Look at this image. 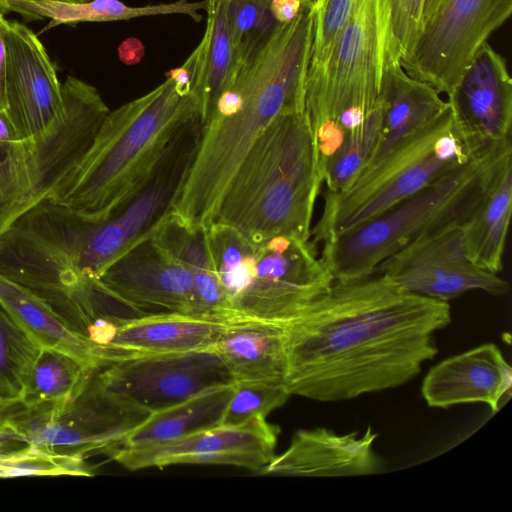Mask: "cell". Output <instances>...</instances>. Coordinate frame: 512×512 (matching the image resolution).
<instances>
[{"label": "cell", "instance_id": "cell-2", "mask_svg": "<svg viewBox=\"0 0 512 512\" xmlns=\"http://www.w3.org/2000/svg\"><path fill=\"white\" fill-rule=\"evenodd\" d=\"M314 9L277 23L267 40L243 61L202 126L199 147L174 213L208 227L240 161L277 116L305 110Z\"/></svg>", "mask_w": 512, "mask_h": 512}, {"label": "cell", "instance_id": "cell-27", "mask_svg": "<svg viewBox=\"0 0 512 512\" xmlns=\"http://www.w3.org/2000/svg\"><path fill=\"white\" fill-rule=\"evenodd\" d=\"M206 13V28L200 41L203 48L201 76L196 90L202 125L239 67L228 24L227 0H208Z\"/></svg>", "mask_w": 512, "mask_h": 512}, {"label": "cell", "instance_id": "cell-12", "mask_svg": "<svg viewBox=\"0 0 512 512\" xmlns=\"http://www.w3.org/2000/svg\"><path fill=\"white\" fill-rule=\"evenodd\" d=\"M374 273L387 276L409 292L445 302L470 291L502 296L510 289L498 274L469 259L460 223L417 238L382 261Z\"/></svg>", "mask_w": 512, "mask_h": 512}, {"label": "cell", "instance_id": "cell-40", "mask_svg": "<svg viewBox=\"0 0 512 512\" xmlns=\"http://www.w3.org/2000/svg\"><path fill=\"white\" fill-rule=\"evenodd\" d=\"M9 225L8 213L0 188V235L9 227Z\"/></svg>", "mask_w": 512, "mask_h": 512}, {"label": "cell", "instance_id": "cell-36", "mask_svg": "<svg viewBox=\"0 0 512 512\" xmlns=\"http://www.w3.org/2000/svg\"><path fill=\"white\" fill-rule=\"evenodd\" d=\"M305 8L310 7L302 0H271L270 3L272 16L277 23H286L293 20Z\"/></svg>", "mask_w": 512, "mask_h": 512}, {"label": "cell", "instance_id": "cell-10", "mask_svg": "<svg viewBox=\"0 0 512 512\" xmlns=\"http://www.w3.org/2000/svg\"><path fill=\"white\" fill-rule=\"evenodd\" d=\"M511 12L512 0H442L401 66L411 77L448 96Z\"/></svg>", "mask_w": 512, "mask_h": 512}, {"label": "cell", "instance_id": "cell-28", "mask_svg": "<svg viewBox=\"0 0 512 512\" xmlns=\"http://www.w3.org/2000/svg\"><path fill=\"white\" fill-rule=\"evenodd\" d=\"M91 374L72 358L50 349H40L20 397L24 408L50 406L67 411L82 394Z\"/></svg>", "mask_w": 512, "mask_h": 512}, {"label": "cell", "instance_id": "cell-6", "mask_svg": "<svg viewBox=\"0 0 512 512\" xmlns=\"http://www.w3.org/2000/svg\"><path fill=\"white\" fill-rule=\"evenodd\" d=\"M206 230L219 282L237 319L287 323L334 283L310 238L254 241L219 223Z\"/></svg>", "mask_w": 512, "mask_h": 512}, {"label": "cell", "instance_id": "cell-33", "mask_svg": "<svg viewBox=\"0 0 512 512\" xmlns=\"http://www.w3.org/2000/svg\"><path fill=\"white\" fill-rule=\"evenodd\" d=\"M271 0H227V18L239 65L267 40L277 22Z\"/></svg>", "mask_w": 512, "mask_h": 512}, {"label": "cell", "instance_id": "cell-13", "mask_svg": "<svg viewBox=\"0 0 512 512\" xmlns=\"http://www.w3.org/2000/svg\"><path fill=\"white\" fill-rule=\"evenodd\" d=\"M279 428L257 417L235 427L216 426L176 440L119 447L109 455L128 470L176 464L231 465L261 471L275 457Z\"/></svg>", "mask_w": 512, "mask_h": 512}, {"label": "cell", "instance_id": "cell-43", "mask_svg": "<svg viewBox=\"0 0 512 512\" xmlns=\"http://www.w3.org/2000/svg\"><path fill=\"white\" fill-rule=\"evenodd\" d=\"M310 8H316L320 0H302Z\"/></svg>", "mask_w": 512, "mask_h": 512}, {"label": "cell", "instance_id": "cell-34", "mask_svg": "<svg viewBox=\"0 0 512 512\" xmlns=\"http://www.w3.org/2000/svg\"><path fill=\"white\" fill-rule=\"evenodd\" d=\"M286 384L244 381L235 382L220 425L240 426L264 417L284 405L290 396Z\"/></svg>", "mask_w": 512, "mask_h": 512}, {"label": "cell", "instance_id": "cell-5", "mask_svg": "<svg viewBox=\"0 0 512 512\" xmlns=\"http://www.w3.org/2000/svg\"><path fill=\"white\" fill-rule=\"evenodd\" d=\"M511 155V139L486 147L377 216L326 238L320 258L334 282L371 276L382 261L417 238L446 225L463 224L500 164Z\"/></svg>", "mask_w": 512, "mask_h": 512}, {"label": "cell", "instance_id": "cell-29", "mask_svg": "<svg viewBox=\"0 0 512 512\" xmlns=\"http://www.w3.org/2000/svg\"><path fill=\"white\" fill-rule=\"evenodd\" d=\"M383 120L379 106L346 139L328 162L323 173L324 194H337L348 188L370 161L378 144Z\"/></svg>", "mask_w": 512, "mask_h": 512}, {"label": "cell", "instance_id": "cell-24", "mask_svg": "<svg viewBox=\"0 0 512 512\" xmlns=\"http://www.w3.org/2000/svg\"><path fill=\"white\" fill-rule=\"evenodd\" d=\"M512 213V155L498 167L480 201L462 224L463 244L478 267L499 274Z\"/></svg>", "mask_w": 512, "mask_h": 512}, {"label": "cell", "instance_id": "cell-4", "mask_svg": "<svg viewBox=\"0 0 512 512\" xmlns=\"http://www.w3.org/2000/svg\"><path fill=\"white\" fill-rule=\"evenodd\" d=\"M322 186L306 111L283 113L261 131L245 153L212 223L232 227L254 241L278 235L310 238Z\"/></svg>", "mask_w": 512, "mask_h": 512}, {"label": "cell", "instance_id": "cell-32", "mask_svg": "<svg viewBox=\"0 0 512 512\" xmlns=\"http://www.w3.org/2000/svg\"><path fill=\"white\" fill-rule=\"evenodd\" d=\"M426 0H380L384 66L402 64L412 53L422 28Z\"/></svg>", "mask_w": 512, "mask_h": 512}, {"label": "cell", "instance_id": "cell-3", "mask_svg": "<svg viewBox=\"0 0 512 512\" xmlns=\"http://www.w3.org/2000/svg\"><path fill=\"white\" fill-rule=\"evenodd\" d=\"M188 57L150 92L107 114L47 199L93 222L112 217L145 183L178 128L200 115ZM201 116V115H200Z\"/></svg>", "mask_w": 512, "mask_h": 512}, {"label": "cell", "instance_id": "cell-38", "mask_svg": "<svg viewBox=\"0 0 512 512\" xmlns=\"http://www.w3.org/2000/svg\"><path fill=\"white\" fill-rule=\"evenodd\" d=\"M4 15L0 14V22ZM5 74H6V50L5 43L0 27V110H6V92H5Z\"/></svg>", "mask_w": 512, "mask_h": 512}, {"label": "cell", "instance_id": "cell-41", "mask_svg": "<svg viewBox=\"0 0 512 512\" xmlns=\"http://www.w3.org/2000/svg\"><path fill=\"white\" fill-rule=\"evenodd\" d=\"M20 403L19 399L15 398H2L0 397V420L1 416H4V414L11 408L14 407Z\"/></svg>", "mask_w": 512, "mask_h": 512}, {"label": "cell", "instance_id": "cell-21", "mask_svg": "<svg viewBox=\"0 0 512 512\" xmlns=\"http://www.w3.org/2000/svg\"><path fill=\"white\" fill-rule=\"evenodd\" d=\"M234 382L286 384L287 357L283 324L237 319L231 321L214 347Z\"/></svg>", "mask_w": 512, "mask_h": 512}, {"label": "cell", "instance_id": "cell-1", "mask_svg": "<svg viewBox=\"0 0 512 512\" xmlns=\"http://www.w3.org/2000/svg\"><path fill=\"white\" fill-rule=\"evenodd\" d=\"M451 307L409 292L385 275L334 282L284 323L291 395L331 402L402 386L438 353Z\"/></svg>", "mask_w": 512, "mask_h": 512}, {"label": "cell", "instance_id": "cell-31", "mask_svg": "<svg viewBox=\"0 0 512 512\" xmlns=\"http://www.w3.org/2000/svg\"><path fill=\"white\" fill-rule=\"evenodd\" d=\"M93 474L83 456L57 452L36 444H27L26 447L0 453V478Z\"/></svg>", "mask_w": 512, "mask_h": 512}, {"label": "cell", "instance_id": "cell-23", "mask_svg": "<svg viewBox=\"0 0 512 512\" xmlns=\"http://www.w3.org/2000/svg\"><path fill=\"white\" fill-rule=\"evenodd\" d=\"M152 237L190 272L196 315L237 319L219 282L205 227L190 225L172 212Z\"/></svg>", "mask_w": 512, "mask_h": 512}, {"label": "cell", "instance_id": "cell-18", "mask_svg": "<svg viewBox=\"0 0 512 512\" xmlns=\"http://www.w3.org/2000/svg\"><path fill=\"white\" fill-rule=\"evenodd\" d=\"M511 386L512 370L501 350L485 343L435 365L426 374L421 392L431 407L484 403L496 413Z\"/></svg>", "mask_w": 512, "mask_h": 512}, {"label": "cell", "instance_id": "cell-15", "mask_svg": "<svg viewBox=\"0 0 512 512\" xmlns=\"http://www.w3.org/2000/svg\"><path fill=\"white\" fill-rule=\"evenodd\" d=\"M6 50V112L17 132H45L63 110L62 83L38 36L25 24L1 19Z\"/></svg>", "mask_w": 512, "mask_h": 512}, {"label": "cell", "instance_id": "cell-11", "mask_svg": "<svg viewBox=\"0 0 512 512\" xmlns=\"http://www.w3.org/2000/svg\"><path fill=\"white\" fill-rule=\"evenodd\" d=\"M95 381L108 394L150 414L235 383L215 348L122 359L103 368Z\"/></svg>", "mask_w": 512, "mask_h": 512}, {"label": "cell", "instance_id": "cell-30", "mask_svg": "<svg viewBox=\"0 0 512 512\" xmlns=\"http://www.w3.org/2000/svg\"><path fill=\"white\" fill-rule=\"evenodd\" d=\"M39 351L0 304V397L20 400Z\"/></svg>", "mask_w": 512, "mask_h": 512}, {"label": "cell", "instance_id": "cell-39", "mask_svg": "<svg viewBox=\"0 0 512 512\" xmlns=\"http://www.w3.org/2000/svg\"><path fill=\"white\" fill-rule=\"evenodd\" d=\"M442 0H426L423 10L422 27L432 17ZM422 29V28H421Z\"/></svg>", "mask_w": 512, "mask_h": 512}, {"label": "cell", "instance_id": "cell-22", "mask_svg": "<svg viewBox=\"0 0 512 512\" xmlns=\"http://www.w3.org/2000/svg\"><path fill=\"white\" fill-rule=\"evenodd\" d=\"M380 99L381 134L366 166L383 158L447 106L436 89L408 75L399 62L384 66Z\"/></svg>", "mask_w": 512, "mask_h": 512}, {"label": "cell", "instance_id": "cell-42", "mask_svg": "<svg viewBox=\"0 0 512 512\" xmlns=\"http://www.w3.org/2000/svg\"><path fill=\"white\" fill-rule=\"evenodd\" d=\"M16 0H0V14L5 15L9 11V4ZM23 1H40V0H23ZM53 1H62V2H86L90 0H53Z\"/></svg>", "mask_w": 512, "mask_h": 512}, {"label": "cell", "instance_id": "cell-14", "mask_svg": "<svg viewBox=\"0 0 512 512\" xmlns=\"http://www.w3.org/2000/svg\"><path fill=\"white\" fill-rule=\"evenodd\" d=\"M93 286L139 314L158 310L196 315L190 272L152 236L120 255Z\"/></svg>", "mask_w": 512, "mask_h": 512}, {"label": "cell", "instance_id": "cell-8", "mask_svg": "<svg viewBox=\"0 0 512 512\" xmlns=\"http://www.w3.org/2000/svg\"><path fill=\"white\" fill-rule=\"evenodd\" d=\"M476 152L458 129L447 101L434 118L383 158L366 166L348 188L337 194H324L322 214L311 228L312 243L316 246L332 234L377 216Z\"/></svg>", "mask_w": 512, "mask_h": 512}, {"label": "cell", "instance_id": "cell-26", "mask_svg": "<svg viewBox=\"0 0 512 512\" xmlns=\"http://www.w3.org/2000/svg\"><path fill=\"white\" fill-rule=\"evenodd\" d=\"M233 386L234 384L211 389L170 408L150 414L117 448L168 442L219 426L232 395Z\"/></svg>", "mask_w": 512, "mask_h": 512}, {"label": "cell", "instance_id": "cell-9", "mask_svg": "<svg viewBox=\"0 0 512 512\" xmlns=\"http://www.w3.org/2000/svg\"><path fill=\"white\" fill-rule=\"evenodd\" d=\"M383 55L380 0H356L324 72L305 83L322 177L348 136L379 106Z\"/></svg>", "mask_w": 512, "mask_h": 512}, {"label": "cell", "instance_id": "cell-19", "mask_svg": "<svg viewBox=\"0 0 512 512\" xmlns=\"http://www.w3.org/2000/svg\"><path fill=\"white\" fill-rule=\"evenodd\" d=\"M230 322L178 312L117 316L104 344L115 362L135 356L209 349L215 347Z\"/></svg>", "mask_w": 512, "mask_h": 512}, {"label": "cell", "instance_id": "cell-35", "mask_svg": "<svg viewBox=\"0 0 512 512\" xmlns=\"http://www.w3.org/2000/svg\"><path fill=\"white\" fill-rule=\"evenodd\" d=\"M356 0H320L314 10L313 38L306 79L320 76L350 18Z\"/></svg>", "mask_w": 512, "mask_h": 512}, {"label": "cell", "instance_id": "cell-37", "mask_svg": "<svg viewBox=\"0 0 512 512\" xmlns=\"http://www.w3.org/2000/svg\"><path fill=\"white\" fill-rule=\"evenodd\" d=\"M119 57L126 64H134L141 60L144 47L137 39H127L119 47Z\"/></svg>", "mask_w": 512, "mask_h": 512}, {"label": "cell", "instance_id": "cell-20", "mask_svg": "<svg viewBox=\"0 0 512 512\" xmlns=\"http://www.w3.org/2000/svg\"><path fill=\"white\" fill-rule=\"evenodd\" d=\"M0 304L40 349L60 352L90 374L115 362L112 352L72 328L47 300L29 288L0 275Z\"/></svg>", "mask_w": 512, "mask_h": 512}, {"label": "cell", "instance_id": "cell-16", "mask_svg": "<svg viewBox=\"0 0 512 512\" xmlns=\"http://www.w3.org/2000/svg\"><path fill=\"white\" fill-rule=\"evenodd\" d=\"M458 129L474 151L511 139L512 79L488 42L448 95Z\"/></svg>", "mask_w": 512, "mask_h": 512}, {"label": "cell", "instance_id": "cell-7", "mask_svg": "<svg viewBox=\"0 0 512 512\" xmlns=\"http://www.w3.org/2000/svg\"><path fill=\"white\" fill-rule=\"evenodd\" d=\"M199 114L175 132L141 188L112 217L93 222L73 214L63 223L59 251L67 277L91 282L129 248L151 237L174 211L202 134Z\"/></svg>", "mask_w": 512, "mask_h": 512}, {"label": "cell", "instance_id": "cell-17", "mask_svg": "<svg viewBox=\"0 0 512 512\" xmlns=\"http://www.w3.org/2000/svg\"><path fill=\"white\" fill-rule=\"evenodd\" d=\"M377 438L369 426L363 434H338L326 428L300 430L289 447L261 472L272 476L332 477L378 473L382 462L373 450Z\"/></svg>", "mask_w": 512, "mask_h": 512}, {"label": "cell", "instance_id": "cell-25", "mask_svg": "<svg viewBox=\"0 0 512 512\" xmlns=\"http://www.w3.org/2000/svg\"><path fill=\"white\" fill-rule=\"evenodd\" d=\"M208 0L191 2L177 0L145 6H128L120 0H90L86 2H62L53 0L23 1L9 4V11L20 14L26 21L50 19L42 30L58 25H76L82 22H110L146 16L183 14L194 21H201V11H206Z\"/></svg>", "mask_w": 512, "mask_h": 512}]
</instances>
